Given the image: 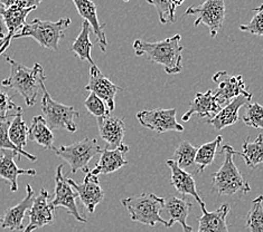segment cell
<instances>
[{
  "label": "cell",
  "mask_w": 263,
  "mask_h": 232,
  "mask_svg": "<svg viewBox=\"0 0 263 232\" xmlns=\"http://www.w3.org/2000/svg\"><path fill=\"white\" fill-rule=\"evenodd\" d=\"M134 51L136 56H146L155 64H159L167 74L175 75L183 71V51L181 36L179 34L159 41H146L136 39L134 41Z\"/></svg>",
  "instance_id": "6da1fadb"
},
{
  "label": "cell",
  "mask_w": 263,
  "mask_h": 232,
  "mask_svg": "<svg viewBox=\"0 0 263 232\" xmlns=\"http://www.w3.org/2000/svg\"><path fill=\"white\" fill-rule=\"evenodd\" d=\"M5 59L10 66V73L9 76L2 81V86L20 93L26 105L32 108L36 104L37 96L42 91V85L45 84L46 80L43 66L36 62L32 68H29L9 56H6Z\"/></svg>",
  "instance_id": "7a4b0ae2"
},
{
  "label": "cell",
  "mask_w": 263,
  "mask_h": 232,
  "mask_svg": "<svg viewBox=\"0 0 263 232\" xmlns=\"http://www.w3.org/2000/svg\"><path fill=\"white\" fill-rule=\"evenodd\" d=\"M221 152L225 155L222 166L212 174V190L218 196L246 194L251 191L248 181L236 167L233 156L235 150L230 144L223 145Z\"/></svg>",
  "instance_id": "3957f363"
},
{
  "label": "cell",
  "mask_w": 263,
  "mask_h": 232,
  "mask_svg": "<svg viewBox=\"0 0 263 232\" xmlns=\"http://www.w3.org/2000/svg\"><path fill=\"white\" fill-rule=\"evenodd\" d=\"M70 18H61L58 22L42 20L36 18L33 22L26 23L23 28L15 34L12 39L33 38L43 48L59 51V43L64 37V31L70 27Z\"/></svg>",
  "instance_id": "277c9868"
},
{
  "label": "cell",
  "mask_w": 263,
  "mask_h": 232,
  "mask_svg": "<svg viewBox=\"0 0 263 232\" xmlns=\"http://www.w3.org/2000/svg\"><path fill=\"white\" fill-rule=\"evenodd\" d=\"M122 205L129 212L131 220L145 225L155 227L161 223L168 228V221L160 217L161 210L165 208L166 200L154 193H142L121 200Z\"/></svg>",
  "instance_id": "5b68a950"
},
{
  "label": "cell",
  "mask_w": 263,
  "mask_h": 232,
  "mask_svg": "<svg viewBox=\"0 0 263 232\" xmlns=\"http://www.w3.org/2000/svg\"><path fill=\"white\" fill-rule=\"evenodd\" d=\"M52 151L63 159L71 166V173L75 174L79 170L89 172V163L99 153H101V146L96 139H84L80 142H75L71 145L55 147Z\"/></svg>",
  "instance_id": "8992f818"
},
{
  "label": "cell",
  "mask_w": 263,
  "mask_h": 232,
  "mask_svg": "<svg viewBox=\"0 0 263 232\" xmlns=\"http://www.w3.org/2000/svg\"><path fill=\"white\" fill-rule=\"evenodd\" d=\"M42 111L48 128L51 130L65 129L71 133H75L78 126L74 120L79 117V112L73 106H67L54 101L47 92L45 84L42 85Z\"/></svg>",
  "instance_id": "52a82bcc"
},
{
  "label": "cell",
  "mask_w": 263,
  "mask_h": 232,
  "mask_svg": "<svg viewBox=\"0 0 263 232\" xmlns=\"http://www.w3.org/2000/svg\"><path fill=\"white\" fill-rule=\"evenodd\" d=\"M225 14H227L225 0H205L200 5L191 6L185 11L186 16H196L194 26L198 27L200 24H204L206 27H209L212 38H215L223 27Z\"/></svg>",
  "instance_id": "ba28073f"
},
{
  "label": "cell",
  "mask_w": 263,
  "mask_h": 232,
  "mask_svg": "<svg viewBox=\"0 0 263 232\" xmlns=\"http://www.w3.org/2000/svg\"><path fill=\"white\" fill-rule=\"evenodd\" d=\"M176 109H155L137 113V120L143 128L157 132L158 134L169 131L183 132L184 126L176 120Z\"/></svg>",
  "instance_id": "9c48e42d"
},
{
  "label": "cell",
  "mask_w": 263,
  "mask_h": 232,
  "mask_svg": "<svg viewBox=\"0 0 263 232\" xmlns=\"http://www.w3.org/2000/svg\"><path fill=\"white\" fill-rule=\"evenodd\" d=\"M62 170H63V165H59L55 175V193L51 201L53 208H64L68 215L72 216L75 220L81 223H86L87 220L81 215L78 209V194L73 190V187L68 184L66 178L63 177Z\"/></svg>",
  "instance_id": "30bf717a"
},
{
  "label": "cell",
  "mask_w": 263,
  "mask_h": 232,
  "mask_svg": "<svg viewBox=\"0 0 263 232\" xmlns=\"http://www.w3.org/2000/svg\"><path fill=\"white\" fill-rule=\"evenodd\" d=\"M212 80L217 85L215 95L223 105L228 104L236 96L244 95L249 98H252L253 96V94L247 90L242 75L232 76L227 72L220 71L213 75Z\"/></svg>",
  "instance_id": "8fae6325"
},
{
  "label": "cell",
  "mask_w": 263,
  "mask_h": 232,
  "mask_svg": "<svg viewBox=\"0 0 263 232\" xmlns=\"http://www.w3.org/2000/svg\"><path fill=\"white\" fill-rule=\"evenodd\" d=\"M68 184H70L73 190L77 192L78 198L81 200V202L86 208L90 213H95L97 206L103 201L104 192L100 185V181L97 175L92 174L89 170L86 172L84 181L79 184L72 179H67Z\"/></svg>",
  "instance_id": "7c38bea8"
},
{
  "label": "cell",
  "mask_w": 263,
  "mask_h": 232,
  "mask_svg": "<svg viewBox=\"0 0 263 232\" xmlns=\"http://www.w3.org/2000/svg\"><path fill=\"white\" fill-rule=\"evenodd\" d=\"M85 90L95 93L97 96L103 99L110 112L116 108L115 98L117 93L122 91L120 86L114 84L108 77L104 76L97 65H91L89 84L85 86Z\"/></svg>",
  "instance_id": "4fadbf2b"
},
{
  "label": "cell",
  "mask_w": 263,
  "mask_h": 232,
  "mask_svg": "<svg viewBox=\"0 0 263 232\" xmlns=\"http://www.w3.org/2000/svg\"><path fill=\"white\" fill-rule=\"evenodd\" d=\"M223 106L224 105L213 91L209 90L205 93H197L190 104V110L185 113L181 118H183L184 122H187L191 120V117L194 114H197L199 117L211 120L221 111Z\"/></svg>",
  "instance_id": "5bb4252c"
},
{
  "label": "cell",
  "mask_w": 263,
  "mask_h": 232,
  "mask_svg": "<svg viewBox=\"0 0 263 232\" xmlns=\"http://www.w3.org/2000/svg\"><path fill=\"white\" fill-rule=\"evenodd\" d=\"M128 152L129 146L123 143L114 149L106 146L101 151L99 162L92 170H90V172L99 177L100 174H110L120 170L121 167L128 164V161L126 159V154Z\"/></svg>",
  "instance_id": "9a60e30c"
},
{
  "label": "cell",
  "mask_w": 263,
  "mask_h": 232,
  "mask_svg": "<svg viewBox=\"0 0 263 232\" xmlns=\"http://www.w3.org/2000/svg\"><path fill=\"white\" fill-rule=\"evenodd\" d=\"M17 156L21 158V154L12 150H0V178L8 182L11 192H16L18 190V177L21 175L34 177L37 174L34 168L24 170V168L18 167L15 162Z\"/></svg>",
  "instance_id": "2e32d148"
},
{
  "label": "cell",
  "mask_w": 263,
  "mask_h": 232,
  "mask_svg": "<svg viewBox=\"0 0 263 232\" xmlns=\"http://www.w3.org/2000/svg\"><path fill=\"white\" fill-rule=\"evenodd\" d=\"M35 199V193L30 184L26 185V196L17 205L5 211V216L2 221V228L9 231H21L24 229V218L32 208Z\"/></svg>",
  "instance_id": "e0dca14e"
},
{
  "label": "cell",
  "mask_w": 263,
  "mask_h": 232,
  "mask_svg": "<svg viewBox=\"0 0 263 232\" xmlns=\"http://www.w3.org/2000/svg\"><path fill=\"white\" fill-rule=\"evenodd\" d=\"M54 208L49 201V194L44 189H41L40 194L35 197L32 208L27 215L29 217V224L36 229L52 224L54 221Z\"/></svg>",
  "instance_id": "ac0fdd59"
},
{
  "label": "cell",
  "mask_w": 263,
  "mask_h": 232,
  "mask_svg": "<svg viewBox=\"0 0 263 232\" xmlns=\"http://www.w3.org/2000/svg\"><path fill=\"white\" fill-rule=\"evenodd\" d=\"M168 167L171 168V183L175 187L178 193H180L181 196H191L195 198L196 201L199 203L200 208H204L206 205L205 202L200 199L199 194L196 190V183L195 180H194L193 175L189 172H186L184 168H180L177 163L174 160H168L167 162Z\"/></svg>",
  "instance_id": "d6986e66"
},
{
  "label": "cell",
  "mask_w": 263,
  "mask_h": 232,
  "mask_svg": "<svg viewBox=\"0 0 263 232\" xmlns=\"http://www.w3.org/2000/svg\"><path fill=\"white\" fill-rule=\"evenodd\" d=\"M75 8H77L79 15L91 25L92 31L96 35L97 41L101 51L105 53L106 46H108V40H106L104 26L99 23L98 18V8L97 5L92 0H72Z\"/></svg>",
  "instance_id": "ffe728a7"
},
{
  "label": "cell",
  "mask_w": 263,
  "mask_h": 232,
  "mask_svg": "<svg viewBox=\"0 0 263 232\" xmlns=\"http://www.w3.org/2000/svg\"><path fill=\"white\" fill-rule=\"evenodd\" d=\"M250 101H251V98L244 95L236 96L228 104H225L221 111L214 117L211 118V120H208L206 123L211 124L217 131H221L228 126H232V125H234L239 121L240 109L243 108V106H247Z\"/></svg>",
  "instance_id": "44dd1931"
},
{
  "label": "cell",
  "mask_w": 263,
  "mask_h": 232,
  "mask_svg": "<svg viewBox=\"0 0 263 232\" xmlns=\"http://www.w3.org/2000/svg\"><path fill=\"white\" fill-rule=\"evenodd\" d=\"M202 209L203 215L197 218L198 230L196 232H229L227 218L231 211L229 203H223L214 211H208L206 206Z\"/></svg>",
  "instance_id": "7402d4cb"
},
{
  "label": "cell",
  "mask_w": 263,
  "mask_h": 232,
  "mask_svg": "<svg viewBox=\"0 0 263 232\" xmlns=\"http://www.w3.org/2000/svg\"><path fill=\"white\" fill-rule=\"evenodd\" d=\"M98 129L100 136L108 143V145L117 147L122 144L126 125L121 118L105 115L98 118Z\"/></svg>",
  "instance_id": "603a6c76"
},
{
  "label": "cell",
  "mask_w": 263,
  "mask_h": 232,
  "mask_svg": "<svg viewBox=\"0 0 263 232\" xmlns=\"http://www.w3.org/2000/svg\"><path fill=\"white\" fill-rule=\"evenodd\" d=\"M165 208L169 216V220H167L168 228L173 227L175 223L178 222L183 227L184 232H193V228L187 224V218H189L190 212L192 210V203L190 202L189 199L186 197H171L166 201Z\"/></svg>",
  "instance_id": "cb8c5ba5"
},
{
  "label": "cell",
  "mask_w": 263,
  "mask_h": 232,
  "mask_svg": "<svg viewBox=\"0 0 263 232\" xmlns=\"http://www.w3.org/2000/svg\"><path fill=\"white\" fill-rule=\"evenodd\" d=\"M35 10L34 8H22L20 6L14 5L11 7H4L0 5V16L5 23L8 34L15 36L20 31L25 24L26 18L30 11Z\"/></svg>",
  "instance_id": "d4e9b609"
},
{
  "label": "cell",
  "mask_w": 263,
  "mask_h": 232,
  "mask_svg": "<svg viewBox=\"0 0 263 232\" xmlns=\"http://www.w3.org/2000/svg\"><path fill=\"white\" fill-rule=\"evenodd\" d=\"M28 141L36 142L42 147L52 150L54 146V134L48 128L45 118L42 115H37L33 118L32 125L28 130Z\"/></svg>",
  "instance_id": "484cf974"
},
{
  "label": "cell",
  "mask_w": 263,
  "mask_h": 232,
  "mask_svg": "<svg viewBox=\"0 0 263 232\" xmlns=\"http://www.w3.org/2000/svg\"><path fill=\"white\" fill-rule=\"evenodd\" d=\"M92 31L91 25L86 20L83 22L82 29H81L79 36L77 39L74 40L71 47V52L75 54L77 57H79L81 60H87L90 62V65H96L95 60L92 59L91 51H92V43L90 40V34Z\"/></svg>",
  "instance_id": "4316f807"
},
{
  "label": "cell",
  "mask_w": 263,
  "mask_h": 232,
  "mask_svg": "<svg viewBox=\"0 0 263 232\" xmlns=\"http://www.w3.org/2000/svg\"><path fill=\"white\" fill-rule=\"evenodd\" d=\"M243 151H235V155H240L249 167L255 168L258 165L263 164V135L260 134L251 142L250 137L243 143Z\"/></svg>",
  "instance_id": "83f0119b"
},
{
  "label": "cell",
  "mask_w": 263,
  "mask_h": 232,
  "mask_svg": "<svg viewBox=\"0 0 263 232\" xmlns=\"http://www.w3.org/2000/svg\"><path fill=\"white\" fill-rule=\"evenodd\" d=\"M223 141V137L218 135L214 141L203 144L202 146L197 149V153L195 156V164L198 166L196 173H202L209 165H211L214 161L217 147Z\"/></svg>",
  "instance_id": "f1b7e54d"
},
{
  "label": "cell",
  "mask_w": 263,
  "mask_h": 232,
  "mask_svg": "<svg viewBox=\"0 0 263 232\" xmlns=\"http://www.w3.org/2000/svg\"><path fill=\"white\" fill-rule=\"evenodd\" d=\"M28 128L27 124L25 123L23 120V113L22 111L16 113L14 115V118H12L9 129H8V135L10 141L15 144V145L22 150V151H25L24 146L26 145L27 143V136H28Z\"/></svg>",
  "instance_id": "f546056e"
},
{
  "label": "cell",
  "mask_w": 263,
  "mask_h": 232,
  "mask_svg": "<svg viewBox=\"0 0 263 232\" xmlns=\"http://www.w3.org/2000/svg\"><path fill=\"white\" fill-rule=\"evenodd\" d=\"M246 228L250 232H263V196L256 197L251 202V209L248 212Z\"/></svg>",
  "instance_id": "4dcf8cb0"
},
{
  "label": "cell",
  "mask_w": 263,
  "mask_h": 232,
  "mask_svg": "<svg viewBox=\"0 0 263 232\" xmlns=\"http://www.w3.org/2000/svg\"><path fill=\"white\" fill-rule=\"evenodd\" d=\"M197 153V147H195L190 142L183 141L178 144L174 152L173 160L177 163L180 168H186L195 164V156Z\"/></svg>",
  "instance_id": "1f68e13d"
},
{
  "label": "cell",
  "mask_w": 263,
  "mask_h": 232,
  "mask_svg": "<svg viewBox=\"0 0 263 232\" xmlns=\"http://www.w3.org/2000/svg\"><path fill=\"white\" fill-rule=\"evenodd\" d=\"M10 122H11L10 118H5V120L0 118V150H12V151H16L21 155L26 156V158L32 162H36L37 158L35 155L29 154L26 151H22V150L18 149L15 144L10 141L9 135H8V129H9Z\"/></svg>",
  "instance_id": "d6a6232c"
},
{
  "label": "cell",
  "mask_w": 263,
  "mask_h": 232,
  "mask_svg": "<svg viewBox=\"0 0 263 232\" xmlns=\"http://www.w3.org/2000/svg\"><path fill=\"white\" fill-rule=\"evenodd\" d=\"M147 3L153 5L157 10L160 24L165 25L176 22V18H175L176 8L174 7L171 0H147Z\"/></svg>",
  "instance_id": "836d02e7"
},
{
  "label": "cell",
  "mask_w": 263,
  "mask_h": 232,
  "mask_svg": "<svg viewBox=\"0 0 263 232\" xmlns=\"http://www.w3.org/2000/svg\"><path fill=\"white\" fill-rule=\"evenodd\" d=\"M243 122L249 128L263 130V106L259 103L248 104Z\"/></svg>",
  "instance_id": "e575fe53"
},
{
  "label": "cell",
  "mask_w": 263,
  "mask_h": 232,
  "mask_svg": "<svg viewBox=\"0 0 263 232\" xmlns=\"http://www.w3.org/2000/svg\"><path fill=\"white\" fill-rule=\"evenodd\" d=\"M84 106L87 112L93 116H96L97 118L110 114V110L104 103L103 99L97 96L95 93H90V95L85 99Z\"/></svg>",
  "instance_id": "d590c367"
},
{
  "label": "cell",
  "mask_w": 263,
  "mask_h": 232,
  "mask_svg": "<svg viewBox=\"0 0 263 232\" xmlns=\"http://www.w3.org/2000/svg\"><path fill=\"white\" fill-rule=\"evenodd\" d=\"M255 15L247 25H241L240 30L263 38V4L253 9Z\"/></svg>",
  "instance_id": "8d00e7d4"
},
{
  "label": "cell",
  "mask_w": 263,
  "mask_h": 232,
  "mask_svg": "<svg viewBox=\"0 0 263 232\" xmlns=\"http://www.w3.org/2000/svg\"><path fill=\"white\" fill-rule=\"evenodd\" d=\"M21 111L22 108L12 101L9 94L0 90V118H3V120H5V118H10L16 113Z\"/></svg>",
  "instance_id": "74e56055"
},
{
  "label": "cell",
  "mask_w": 263,
  "mask_h": 232,
  "mask_svg": "<svg viewBox=\"0 0 263 232\" xmlns=\"http://www.w3.org/2000/svg\"><path fill=\"white\" fill-rule=\"evenodd\" d=\"M43 0H16V5L22 8H34L36 9Z\"/></svg>",
  "instance_id": "f35d334b"
},
{
  "label": "cell",
  "mask_w": 263,
  "mask_h": 232,
  "mask_svg": "<svg viewBox=\"0 0 263 232\" xmlns=\"http://www.w3.org/2000/svg\"><path fill=\"white\" fill-rule=\"evenodd\" d=\"M12 37H14V36H12L11 34H8L7 37H6V38H5V40L0 43V56H2L3 53L6 51V49H7L10 46V43L12 40Z\"/></svg>",
  "instance_id": "ab89813d"
},
{
  "label": "cell",
  "mask_w": 263,
  "mask_h": 232,
  "mask_svg": "<svg viewBox=\"0 0 263 232\" xmlns=\"http://www.w3.org/2000/svg\"><path fill=\"white\" fill-rule=\"evenodd\" d=\"M6 29L7 28H6L3 18H2V16H0V43L4 41L6 37H7V35H8V34H6Z\"/></svg>",
  "instance_id": "60d3db41"
},
{
  "label": "cell",
  "mask_w": 263,
  "mask_h": 232,
  "mask_svg": "<svg viewBox=\"0 0 263 232\" xmlns=\"http://www.w3.org/2000/svg\"><path fill=\"white\" fill-rule=\"evenodd\" d=\"M0 5L4 7H11V6L16 5V0H0Z\"/></svg>",
  "instance_id": "b9f144b4"
},
{
  "label": "cell",
  "mask_w": 263,
  "mask_h": 232,
  "mask_svg": "<svg viewBox=\"0 0 263 232\" xmlns=\"http://www.w3.org/2000/svg\"><path fill=\"white\" fill-rule=\"evenodd\" d=\"M171 2H172V4H173L174 7H175V8H177L178 6H181V5L184 4L185 0H171Z\"/></svg>",
  "instance_id": "7bdbcfd3"
},
{
  "label": "cell",
  "mask_w": 263,
  "mask_h": 232,
  "mask_svg": "<svg viewBox=\"0 0 263 232\" xmlns=\"http://www.w3.org/2000/svg\"><path fill=\"white\" fill-rule=\"evenodd\" d=\"M35 230V228L34 227H32V225H28V227L25 229V231L24 232H33Z\"/></svg>",
  "instance_id": "ee69618b"
},
{
  "label": "cell",
  "mask_w": 263,
  "mask_h": 232,
  "mask_svg": "<svg viewBox=\"0 0 263 232\" xmlns=\"http://www.w3.org/2000/svg\"><path fill=\"white\" fill-rule=\"evenodd\" d=\"M122 2H124V3H128V2H130V0H122Z\"/></svg>",
  "instance_id": "f6af8a7d"
},
{
  "label": "cell",
  "mask_w": 263,
  "mask_h": 232,
  "mask_svg": "<svg viewBox=\"0 0 263 232\" xmlns=\"http://www.w3.org/2000/svg\"><path fill=\"white\" fill-rule=\"evenodd\" d=\"M2 221H3V219H2V218H0V223H2Z\"/></svg>",
  "instance_id": "bcb514c9"
}]
</instances>
